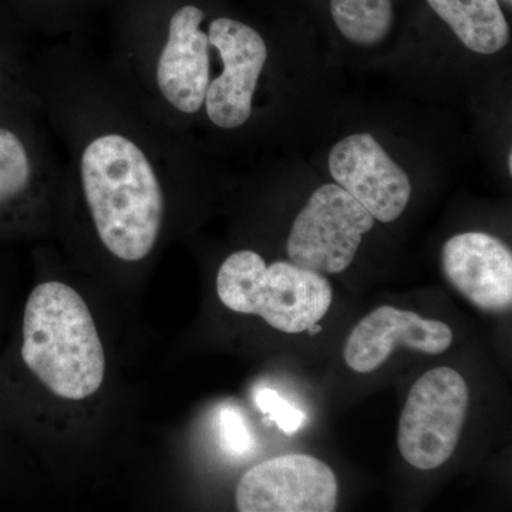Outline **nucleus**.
<instances>
[{
    "label": "nucleus",
    "mask_w": 512,
    "mask_h": 512,
    "mask_svg": "<svg viewBox=\"0 0 512 512\" xmlns=\"http://www.w3.org/2000/svg\"><path fill=\"white\" fill-rule=\"evenodd\" d=\"M80 175L104 247L121 261L146 258L164 220L163 188L146 153L123 134H103L84 148Z\"/></svg>",
    "instance_id": "1"
},
{
    "label": "nucleus",
    "mask_w": 512,
    "mask_h": 512,
    "mask_svg": "<svg viewBox=\"0 0 512 512\" xmlns=\"http://www.w3.org/2000/svg\"><path fill=\"white\" fill-rule=\"evenodd\" d=\"M22 357L30 372L62 399L77 402L100 389L106 355L79 292L57 281L33 289L23 316Z\"/></svg>",
    "instance_id": "2"
},
{
    "label": "nucleus",
    "mask_w": 512,
    "mask_h": 512,
    "mask_svg": "<svg viewBox=\"0 0 512 512\" xmlns=\"http://www.w3.org/2000/svg\"><path fill=\"white\" fill-rule=\"evenodd\" d=\"M220 301L244 315H258L284 333L306 332L325 318L333 289L322 274L293 262L266 265L254 251L234 252L217 276Z\"/></svg>",
    "instance_id": "3"
},
{
    "label": "nucleus",
    "mask_w": 512,
    "mask_h": 512,
    "mask_svg": "<svg viewBox=\"0 0 512 512\" xmlns=\"http://www.w3.org/2000/svg\"><path fill=\"white\" fill-rule=\"evenodd\" d=\"M470 406L464 377L436 367L413 384L399 424L400 453L419 470H434L453 456Z\"/></svg>",
    "instance_id": "4"
},
{
    "label": "nucleus",
    "mask_w": 512,
    "mask_h": 512,
    "mask_svg": "<svg viewBox=\"0 0 512 512\" xmlns=\"http://www.w3.org/2000/svg\"><path fill=\"white\" fill-rule=\"evenodd\" d=\"M373 225L375 218L349 192L338 184L322 185L293 222L289 258L309 271L340 274L352 265Z\"/></svg>",
    "instance_id": "5"
},
{
    "label": "nucleus",
    "mask_w": 512,
    "mask_h": 512,
    "mask_svg": "<svg viewBox=\"0 0 512 512\" xmlns=\"http://www.w3.org/2000/svg\"><path fill=\"white\" fill-rule=\"evenodd\" d=\"M339 485L328 464L308 454H285L256 464L239 480L241 512H332Z\"/></svg>",
    "instance_id": "6"
},
{
    "label": "nucleus",
    "mask_w": 512,
    "mask_h": 512,
    "mask_svg": "<svg viewBox=\"0 0 512 512\" xmlns=\"http://www.w3.org/2000/svg\"><path fill=\"white\" fill-rule=\"evenodd\" d=\"M208 39L224 64L220 76L208 84L204 103L208 117L225 130L244 126L268 60L265 40L251 26L229 18L212 20Z\"/></svg>",
    "instance_id": "7"
},
{
    "label": "nucleus",
    "mask_w": 512,
    "mask_h": 512,
    "mask_svg": "<svg viewBox=\"0 0 512 512\" xmlns=\"http://www.w3.org/2000/svg\"><path fill=\"white\" fill-rule=\"evenodd\" d=\"M329 170L375 220L393 222L412 197V184L400 165L370 134H353L330 151Z\"/></svg>",
    "instance_id": "8"
},
{
    "label": "nucleus",
    "mask_w": 512,
    "mask_h": 512,
    "mask_svg": "<svg viewBox=\"0 0 512 512\" xmlns=\"http://www.w3.org/2000/svg\"><path fill=\"white\" fill-rule=\"evenodd\" d=\"M441 266L448 284L480 311H510L512 254L500 239L485 232L458 234L444 245Z\"/></svg>",
    "instance_id": "9"
},
{
    "label": "nucleus",
    "mask_w": 512,
    "mask_h": 512,
    "mask_svg": "<svg viewBox=\"0 0 512 512\" xmlns=\"http://www.w3.org/2000/svg\"><path fill=\"white\" fill-rule=\"evenodd\" d=\"M453 343V330L440 320L383 305L370 312L350 332L345 362L357 373H370L387 362L396 346L427 355H441Z\"/></svg>",
    "instance_id": "10"
},
{
    "label": "nucleus",
    "mask_w": 512,
    "mask_h": 512,
    "mask_svg": "<svg viewBox=\"0 0 512 512\" xmlns=\"http://www.w3.org/2000/svg\"><path fill=\"white\" fill-rule=\"evenodd\" d=\"M204 12L185 5L174 13L157 63V86L174 109L194 114L204 106L210 84V39L202 32Z\"/></svg>",
    "instance_id": "11"
},
{
    "label": "nucleus",
    "mask_w": 512,
    "mask_h": 512,
    "mask_svg": "<svg viewBox=\"0 0 512 512\" xmlns=\"http://www.w3.org/2000/svg\"><path fill=\"white\" fill-rule=\"evenodd\" d=\"M467 49L494 55L510 42V28L498 0H427Z\"/></svg>",
    "instance_id": "12"
},
{
    "label": "nucleus",
    "mask_w": 512,
    "mask_h": 512,
    "mask_svg": "<svg viewBox=\"0 0 512 512\" xmlns=\"http://www.w3.org/2000/svg\"><path fill=\"white\" fill-rule=\"evenodd\" d=\"M330 12L340 33L356 45H379L392 30V0H330Z\"/></svg>",
    "instance_id": "13"
},
{
    "label": "nucleus",
    "mask_w": 512,
    "mask_h": 512,
    "mask_svg": "<svg viewBox=\"0 0 512 512\" xmlns=\"http://www.w3.org/2000/svg\"><path fill=\"white\" fill-rule=\"evenodd\" d=\"M32 163L28 148L18 134L0 127V205L18 198L28 190Z\"/></svg>",
    "instance_id": "14"
},
{
    "label": "nucleus",
    "mask_w": 512,
    "mask_h": 512,
    "mask_svg": "<svg viewBox=\"0 0 512 512\" xmlns=\"http://www.w3.org/2000/svg\"><path fill=\"white\" fill-rule=\"evenodd\" d=\"M222 448L229 456L244 457L252 453L255 440L245 419L237 407L225 406L220 414Z\"/></svg>",
    "instance_id": "15"
},
{
    "label": "nucleus",
    "mask_w": 512,
    "mask_h": 512,
    "mask_svg": "<svg viewBox=\"0 0 512 512\" xmlns=\"http://www.w3.org/2000/svg\"><path fill=\"white\" fill-rule=\"evenodd\" d=\"M255 403L258 409L266 414L269 419L275 421L276 426L288 436L295 434L305 423V413L286 402L284 397L279 396L275 390H259L255 394Z\"/></svg>",
    "instance_id": "16"
},
{
    "label": "nucleus",
    "mask_w": 512,
    "mask_h": 512,
    "mask_svg": "<svg viewBox=\"0 0 512 512\" xmlns=\"http://www.w3.org/2000/svg\"><path fill=\"white\" fill-rule=\"evenodd\" d=\"M306 332H309V335L311 336L318 335V333L322 332V326L318 325V323H315V325H312L311 328L306 330Z\"/></svg>",
    "instance_id": "17"
},
{
    "label": "nucleus",
    "mask_w": 512,
    "mask_h": 512,
    "mask_svg": "<svg viewBox=\"0 0 512 512\" xmlns=\"http://www.w3.org/2000/svg\"><path fill=\"white\" fill-rule=\"evenodd\" d=\"M508 168H510V173H512V151L508 153Z\"/></svg>",
    "instance_id": "18"
},
{
    "label": "nucleus",
    "mask_w": 512,
    "mask_h": 512,
    "mask_svg": "<svg viewBox=\"0 0 512 512\" xmlns=\"http://www.w3.org/2000/svg\"><path fill=\"white\" fill-rule=\"evenodd\" d=\"M503 2H504V5H507V6H508V8H511V6H512V0H503Z\"/></svg>",
    "instance_id": "19"
},
{
    "label": "nucleus",
    "mask_w": 512,
    "mask_h": 512,
    "mask_svg": "<svg viewBox=\"0 0 512 512\" xmlns=\"http://www.w3.org/2000/svg\"><path fill=\"white\" fill-rule=\"evenodd\" d=\"M0 80H2V69H0Z\"/></svg>",
    "instance_id": "20"
}]
</instances>
